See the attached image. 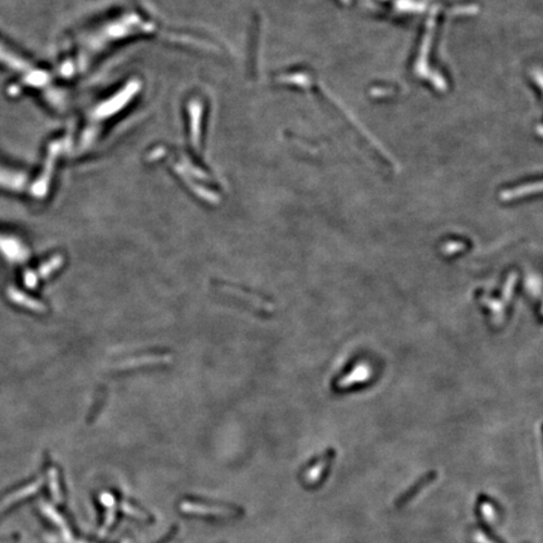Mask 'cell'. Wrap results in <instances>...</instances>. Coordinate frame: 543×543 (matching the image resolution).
Returning <instances> with one entry per match:
<instances>
[{
  "mask_svg": "<svg viewBox=\"0 0 543 543\" xmlns=\"http://www.w3.org/2000/svg\"><path fill=\"white\" fill-rule=\"evenodd\" d=\"M371 377L370 367L362 362H357L347 371L344 377H339L336 382L337 389H350L357 384L367 382Z\"/></svg>",
  "mask_w": 543,
  "mask_h": 543,
  "instance_id": "obj_1",
  "label": "cell"
}]
</instances>
